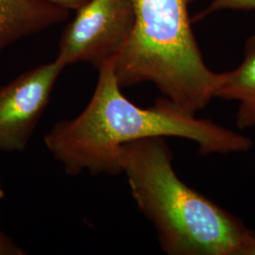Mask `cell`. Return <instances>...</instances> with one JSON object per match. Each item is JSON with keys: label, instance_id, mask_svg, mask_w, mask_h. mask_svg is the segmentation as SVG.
Returning <instances> with one entry per match:
<instances>
[{"label": "cell", "instance_id": "cell-2", "mask_svg": "<svg viewBox=\"0 0 255 255\" xmlns=\"http://www.w3.org/2000/svg\"><path fill=\"white\" fill-rule=\"evenodd\" d=\"M120 166L139 210L170 255H249L255 234L215 201L182 182L164 137L120 148Z\"/></svg>", "mask_w": 255, "mask_h": 255}, {"label": "cell", "instance_id": "cell-4", "mask_svg": "<svg viewBox=\"0 0 255 255\" xmlns=\"http://www.w3.org/2000/svg\"><path fill=\"white\" fill-rule=\"evenodd\" d=\"M133 25L131 0H89L65 27L56 59L64 66L82 62L99 69L119 54Z\"/></svg>", "mask_w": 255, "mask_h": 255}, {"label": "cell", "instance_id": "cell-13", "mask_svg": "<svg viewBox=\"0 0 255 255\" xmlns=\"http://www.w3.org/2000/svg\"><path fill=\"white\" fill-rule=\"evenodd\" d=\"M196 0H186V2L188 3V4H190V3H193V2H195Z\"/></svg>", "mask_w": 255, "mask_h": 255}, {"label": "cell", "instance_id": "cell-1", "mask_svg": "<svg viewBox=\"0 0 255 255\" xmlns=\"http://www.w3.org/2000/svg\"><path fill=\"white\" fill-rule=\"evenodd\" d=\"M88 105L77 118L56 123L45 144L64 171L77 176L121 173L120 148L150 137H178L193 141L201 154L246 152L249 137L209 119H198L166 98L153 106H137L122 94L114 70V60L102 64Z\"/></svg>", "mask_w": 255, "mask_h": 255}, {"label": "cell", "instance_id": "cell-7", "mask_svg": "<svg viewBox=\"0 0 255 255\" xmlns=\"http://www.w3.org/2000/svg\"><path fill=\"white\" fill-rule=\"evenodd\" d=\"M215 98L238 102L236 124L239 129L255 127V35L248 38L240 65L220 73Z\"/></svg>", "mask_w": 255, "mask_h": 255}, {"label": "cell", "instance_id": "cell-12", "mask_svg": "<svg viewBox=\"0 0 255 255\" xmlns=\"http://www.w3.org/2000/svg\"><path fill=\"white\" fill-rule=\"evenodd\" d=\"M3 197H4V191H3L2 186H1V184H0V200H2Z\"/></svg>", "mask_w": 255, "mask_h": 255}, {"label": "cell", "instance_id": "cell-3", "mask_svg": "<svg viewBox=\"0 0 255 255\" xmlns=\"http://www.w3.org/2000/svg\"><path fill=\"white\" fill-rule=\"evenodd\" d=\"M134 25L114 59L119 85L152 82L166 99L195 115L215 99L220 74L205 64L186 0H131Z\"/></svg>", "mask_w": 255, "mask_h": 255}, {"label": "cell", "instance_id": "cell-11", "mask_svg": "<svg viewBox=\"0 0 255 255\" xmlns=\"http://www.w3.org/2000/svg\"><path fill=\"white\" fill-rule=\"evenodd\" d=\"M249 255H255V245L253 246V248L251 249V251H250V253H249Z\"/></svg>", "mask_w": 255, "mask_h": 255}, {"label": "cell", "instance_id": "cell-10", "mask_svg": "<svg viewBox=\"0 0 255 255\" xmlns=\"http://www.w3.org/2000/svg\"><path fill=\"white\" fill-rule=\"evenodd\" d=\"M66 9H79L89 0H44Z\"/></svg>", "mask_w": 255, "mask_h": 255}, {"label": "cell", "instance_id": "cell-5", "mask_svg": "<svg viewBox=\"0 0 255 255\" xmlns=\"http://www.w3.org/2000/svg\"><path fill=\"white\" fill-rule=\"evenodd\" d=\"M64 67L55 59L0 88V150L23 151L27 147Z\"/></svg>", "mask_w": 255, "mask_h": 255}, {"label": "cell", "instance_id": "cell-6", "mask_svg": "<svg viewBox=\"0 0 255 255\" xmlns=\"http://www.w3.org/2000/svg\"><path fill=\"white\" fill-rule=\"evenodd\" d=\"M67 17L68 9L44 0H0V53Z\"/></svg>", "mask_w": 255, "mask_h": 255}, {"label": "cell", "instance_id": "cell-8", "mask_svg": "<svg viewBox=\"0 0 255 255\" xmlns=\"http://www.w3.org/2000/svg\"><path fill=\"white\" fill-rule=\"evenodd\" d=\"M222 9H255V0H213L208 7L194 16L193 21H200Z\"/></svg>", "mask_w": 255, "mask_h": 255}, {"label": "cell", "instance_id": "cell-9", "mask_svg": "<svg viewBox=\"0 0 255 255\" xmlns=\"http://www.w3.org/2000/svg\"><path fill=\"white\" fill-rule=\"evenodd\" d=\"M24 255L23 251L9 238L0 233V255Z\"/></svg>", "mask_w": 255, "mask_h": 255}]
</instances>
